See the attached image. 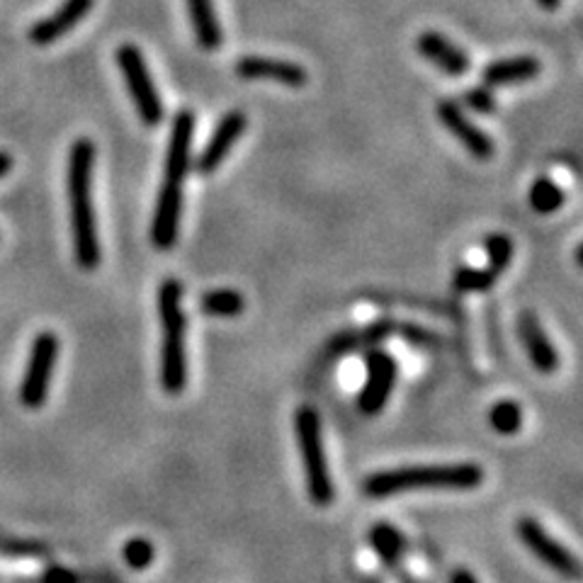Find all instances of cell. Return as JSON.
Returning <instances> with one entry per match:
<instances>
[{
    "mask_svg": "<svg viewBox=\"0 0 583 583\" xmlns=\"http://www.w3.org/2000/svg\"><path fill=\"white\" fill-rule=\"evenodd\" d=\"M93 163L95 144L90 139H76L69 151V168H66V192H69L71 212V239L73 258L83 270H95L103 263V246L98 236V219L93 207Z\"/></svg>",
    "mask_w": 583,
    "mask_h": 583,
    "instance_id": "1",
    "label": "cell"
},
{
    "mask_svg": "<svg viewBox=\"0 0 583 583\" xmlns=\"http://www.w3.org/2000/svg\"><path fill=\"white\" fill-rule=\"evenodd\" d=\"M484 481V469L474 462L416 464V467L384 469L365 479L370 498H389L413 491H474Z\"/></svg>",
    "mask_w": 583,
    "mask_h": 583,
    "instance_id": "2",
    "label": "cell"
},
{
    "mask_svg": "<svg viewBox=\"0 0 583 583\" xmlns=\"http://www.w3.org/2000/svg\"><path fill=\"white\" fill-rule=\"evenodd\" d=\"M158 319H161V387L163 392L178 396L188 384V355H185V321L183 285L175 277L158 287Z\"/></svg>",
    "mask_w": 583,
    "mask_h": 583,
    "instance_id": "3",
    "label": "cell"
},
{
    "mask_svg": "<svg viewBox=\"0 0 583 583\" xmlns=\"http://www.w3.org/2000/svg\"><path fill=\"white\" fill-rule=\"evenodd\" d=\"M294 435H297L299 457H302L304 479H307V494L311 503L319 508L331 506L336 498L331 469H328L324 435H321V418L316 409L302 406L294 413Z\"/></svg>",
    "mask_w": 583,
    "mask_h": 583,
    "instance_id": "4",
    "label": "cell"
},
{
    "mask_svg": "<svg viewBox=\"0 0 583 583\" xmlns=\"http://www.w3.org/2000/svg\"><path fill=\"white\" fill-rule=\"evenodd\" d=\"M115 61L120 66L124 83H127L132 103L137 107L139 120L146 127H158L166 120V107H163L161 93H158L154 78H151L149 66H146L144 54L137 44H122L115 52Z\"/></svg>",
    "mask_w": 583,
    "mask_h": 583,
    "instance_id": "5",
    "label": "cell"
},
{
    "mask_svg": "<svg viewBox=\"0 0 583 583\" xmlns=\"http://www.w3.org/2000/svg\"><path fill=\"white\" fill-rule=\"evenodd\" d=\"M59 350L61 341L52 331H42L35 341H32L30 358H27L25 375H22L18 392L20 404L25 406V409L37 411L47 404L49 384H52L56 360H59Z\"/></svg>",
    "mask_w": 583,
    "mask_h": 583,
    "instance_id": "6",
    "label": "cell"
},
{
    "mask_svg": "<svg viewBox=\"0 0 583 583\" xmlns=\"http://www.w3.org/2000/svg\"><path fill=\"white\" fill-rule=\"evenodd\" d=\"M515 535H518V540L523 542L525 549H530L532 557L540 559L554 574L571 581L581 579V564L576 559V554L569 552L559 540H554L545 530V525H540V520L525 515V518H520L515 523Z\"/></svg>",
    "mask_w": 583,
    "mask_h": 583,
    "instance_id": "7",
    "label": "cell"
},
{
    "mask_svg": "<svg viewBox=\"0 0 583 583\" xmlns=\"http://www.w3.org/2000/svg\"><path fill=\"white\" fill-rule=\"evenodd\" d=\"M365 384L358 394V411L362 416H379L387 409L396 384V360L384 350H370L365 358Z\"/></svg>",
    "mask_w": 583,
    "mask_h": 583,
    "instance_id": "8",
    "label": "cell"
},
{
    "mask_svg": "<svg viewBox=\"0 0 583 583\" xmlns=\"http://www.w3.org/2000/svg\"><path fill=\"white\" fill-rule=\"evenodd\" d=\"M435 112H438V120L447 132L452 134L464 149L469 151L474 158H479V161H489L491 156H494L496 146L494 141H491L489 134L484 132V129L477 127L472 120L467 117V112L462 110L460 103H455V100L450 98H443L435 107Z\"/></svg>",
    "mask_w": 583,
    "mask_h": 583,
    "instance_id": "9",
    "label": "cell"
},
{
    "mask_svg": "<svg viewBox=\"0 0 583 583\" xmlns=\"http://www.w3.org/2000/svg\"><path fill=\"white\" fill-rule=\"evenodd\" d=\"M180 217H183V183L163 180L156 197L154 219H151V243L161 251L175 246L180 231Z\"/></svg>",
    "mask_w": 583,
    "mask_h": 583,
    "instance_id": "10",
    "label": "cell"
},
{
    "mask_svg": "<svg viewBox=\"0 0 583 583\" xmlns=\"http://www.w3.org/2000/svg\"><path fill=\"white\" fill-rule=\"evenodd\" d=\"M234 71L243 81H270L287 88H304L309 83L304 66L287 59H270V56H241L234 64Z\"/></svg>",
    "mask_w": 583,
    "mask_h": 583,
    "instance_id": "11",
    "label": "cell"
},
{
    "mask_svg": "<svg viewBox=\"0 0 583 583\" xmlns=\"http://www.w3.org/2000/svg\"><path fill=\"white\" fill-rule=\"evenodd\" d=\"M248 120L241 110H231L219 120L217 127H214L212 137L207 139L205 149L200 151V156L195 158V171L202 175H209L217 171L219 166L224 163V158L229 156V151L234 149L236 141L241 139V134L246 132Z\"/></svg>",
    "mask_w": 583,
    "mask_h": 583,
    "instance_id": "12",
    "label": "cell"
},
{
    "mask_svg": "<svg viewBox=\"0 0 583 583\" xmlns=\"http://www.w3.org/2000/svg\"><path fill=\"white\" fill-rule=\"evenodd\" d=\"M195 115L190 110H180L173 117L171 137H168L166 163H163V180L185 183L192 168V139H195Z\"/></svg>",
    "mask_w": 583,
    "mask_h": 583,
    "instance_id": "13",
    "label": "cell"
},
{
    "mask_svg": "<svg viewBox=\"0 0 583 583\" xmlns=\"http://www.w3.org/2000/svg\"><path fill=\"white\" fill-rule=\"evenodd\" d=\"M518 338L520 343H523L525 353H528L532 367H535L540 375H554V372H557L559 367L557 348L549 341V336L545 333V328H542L540 319L535 316V311L528 309L520 311Z\"/></svg>",
    "mask_w": 583,
    "mask_h": 583,
    "instance_id": "14",
    "label": "cell"
},
{
    "mask_svg": "<svg viewBox=\"0 0 583 583\" xmlns=\"http://www.w3.org/2000/svg\"><path fill=\"white\" fill-rule=\"evenodd\" d=\"M416 52L421 54L426 61H430L435 69H440L452 78H460L472 69V59H469V54L464 52L462 47H457L455 42H450L445 35H440V32H433V30L421 32L416 39Z\"/></svg>",
    "mask_w": 583,
    "mask_h": 583,
    "instance_id": "15",
    "label": "cell"
},
{
    "mask_svg": "<svg viewBox=\"0 0 583 583\" xmlns=\"http://www.w3.org/2000/svg\"><path fill=\"white\" fill-rule=\"evenodd\" d=\"M95 0H64L59 10H54L49 18L39 20L32 25L30 42L37 47H49V44L59 42L61 37L69 35L73 27L81 25L86 15L93 10Z\"/></svg>",
    "mask_w": 583,
    "mask_h": 583,
    "instance_id": "16",
    "label": "cell"
},
{
    "mask_svg": "<svg viewBox=\"0 0 583 583\" xmlns=\"http://www.w3.org/2000/svg\"><path fill=\"white\" fill-rule=\"evenodd\" d=\"M542 73V64L537 56H511V59H496L484 66L481 81L489 88L520 86V83L535 81Z\"/></svg>",
    "mask_w": 583,
    "mask_h": 583,
    "instance_id": "17",
    "label": "cell"
},
{
    "mask_svg": "<svg viewBox=\"0 0 583 583\" xmlns=\"http://www.w3.org/2000/svg\"><path fill=\"white\" fill-rule=\"evenodd\" d=\"M185 5H188V18L197 44L205 52H214V49L222 47L224 32L222 25H219L214 0H185Z\"/></svg>",
    "mask_w": 583,
    "mask_h": 583,
    "instance_id": "18",
    "label": "cell"
},
{
    "mask_svg": "<svg viewBox=\"0 0 583 583\" xmlns=\"http://www.w3.org/2000/svg\"><path fill=\"white\" fill-rule=\"evenodd\" d=\"M367 540H370V547L375 549L377 557L387 566L399 564L401 554H404L406 549L404 535H401V530L394 528L392 523L372 525L370 532H367Z\"/></svg>",
    "mask_w": 583,
    "mask_h": 583,
    "instance_id": "19",
    "label": "cell"
},
{
    "mask_svg": "<svg viewBox=\"0 0 583 583\" xmlns=\"http://www.w3.org/2000/svg\"><path fill=\"white\" fill-rule=\"evenodd\" d=\"M200 309L212 319H234L246 309V299L236 290H209L200 297Z\"/></svg>",
    "mask_w": 583,
    "mask_h": 583,
    "instance_id": "20",
    "label": "cell"
},
{
    "mask_svg": "<svg viewBox=\"0 0 583 583\" xmlns=\"http://www.w3.org/2000/svg\"><path fill=\"white\" fill-rule=\"evenodd\" d=\"M523 421H525L523 406L515 399H501L489 409L491 430L498 435H506V438L518 435L520 430H523Z\"/></svg>",
    "mask_w": 583,
    "mask_h": 583,
    "instance_id": "21",
    "label": "cell"
},
{
    "mask_svg": "<svg viewBox=\"0 0 583 583\" xmlns=\"http://www.w3.org/2000/svg\"><path fill=\"white\" fill-rule=\"evenodd\" d=\"M498 273L491 268H469V265H460L452 275V290L460 294H477L489 292L496 285Z\"/></svg>",
    "mask_w": 583,
    "mask_h": 583,
    "instance_id": "22",
    "label": "cell"
},
{
    "mask_svg": "<svg viewBox=\"0 0 583 583\" xmlns=\"http://www.w3.org/2000/svg\"><path fill=\"white\" fill-rule=\"evenodd\" d=\"M530 207L537 214H554L566 202L564 190L552 178H537L530 188Z\"/></svg>",
    "mask_w": 583,
    "mask_h": 583,
    "instance_id": "23",
    "label": "cell"
},
{
    "mask_svg": "<svg viewBox=\"0 0 583 583\" xmlns=\"http://www.w3.org/2000/svg\"><path fill=\"white\" fill-rule=\"evenodd\" d=\"M122 557L129 569L146 571L151 564H154V557H156L154 542L146 540V537H132V540L124 542Z\"/></svg>",
    "mask_w": 583,
    "mask_h": 583,
    "instance_id": "24",
    "label": "cell"
},
{
    "mask_svg": "<svg viewBox=\"0 0 583 583\" xmlns=\"http://www.w3.org/2000/svg\"><path fill=\"white\" fill-rule=\"evenodd\" d=\"M484 251L489 256V268L501 275L513 260V241L506 234H489L484 239Z\"/></svg>",
    "mask_w": 583,
    "mask_h": 583,
    "instance_id": "25",
    "label": "cell"
},
{
    "mask_svg": "<svg viewBox=\"0 0 583 583\" xmlns=\"http://www.w3.org/2000/svg\"><path fill=\"white\" fill-rule=\"evenodd\" d=\"M462 98H464V105H467L472 112H477V115H491V112L496 110L494 90H491L489 86L469 88Z\"/></svg>",
    "mask_w": 583,
    "mask_h": 583,
    "instance_id": "26",
    "label": "cell"
},
{
    "mask_svg": "<svg viewBox=\"0 0 583 583\" xmlns=\"http://www.w3.org/2000/svg\"><path fill=\"white\" fill-rule=\"evenodd\" d=\"M0 552H3V554H15V557H30V554H42L44 547H39L37 542L5 540V537H0Z\"/></svg>",
    "mask_w": 583,
    "mask_h": 583,
    "instance_id": "27",
    "label": "cell"
},
{
    "mask_svg": "<svg viewBox=\"0 0 583 583\" xmlns=\"http://www.w3.org/2000/svg\"><path fill=\"white\" fill-rule=\"evenodd\" d=\"M42 583H81V581H78V576L73 574L71 569L56 564V566H49V569L44 571Z\"/></svg>",
    "mask_w": 583,
    "mask_h": 583,
    "instance_id": "28",
    "label": "cell"
},
{
    "mask_svg": "<svg viewBox=\"0 0 583 583\" xmlns=\"http://www.w3.org/2000/svg\"><path fill=\"white\" fill-rule=\"evenodd\" d=\"M450 583H479V581H477V576L472 574V571H467V569H457L455 574L450 576Z\"/></svg>",
    "mask_w": 583,
    "mask_h": 583,
    "instance_id": "29",
    "label": "cell"
},
{
    "mask_svg": "<svg viewBox=\"0 0 583 583\" xmlns=\"http://www.w3.org/2000/svg\"><path fill=\"white\" fill-rule=\"evenodd\" d=\"M10 168H13V156L5 154V151H0V180H3L5 175L10 173Z\"/></svg>",
    "mask_w": 583,
    "mask_h": 583,
    "instance_id": "30",
    "label": "cell"
},
{
    "mask_svg": "<svg viewBox=\"0 0 583 583\" xmlns=\"http://www.w3.org/2000/svg\"><path fill=\"white\" fill-rule=\"evenodd\" d=\"M559 3H562V0H537V5H540L542 10H557Z\"/></svg>",
    "mask_w": 583,
    "mask_h": 583,
    "instance_id": "31",
    "label": "cell"
},
{
    "mask_svg": "<svg viewBox=\"0 0 583 583\" xmlns=\"http://www.w3.org/2000/svg\"><path fill=\"white\" fill-rule=\"evenodd\" d=\"M0 583H5V576H0Z\"/></svg>",
    "mask_w": 583,
    "mask_h": 583,
    "instance_id": "32",
    "label": "cell"
},
{
    "mask_svg": "<svg viewBox=\"0 0 583 583\" xmlns=\"http://www.w3.org/2000/svg\"><path fill=\"white\" fill-rule=\"evenodd\" d=\"M365 583H377V581H365Z\"/></svg>",
    "mask_w": 583,
    "mask_h": 583,
    "instance_id": "33",
    "label": "cell"
}]
</instances>
